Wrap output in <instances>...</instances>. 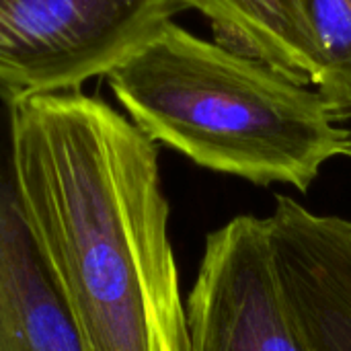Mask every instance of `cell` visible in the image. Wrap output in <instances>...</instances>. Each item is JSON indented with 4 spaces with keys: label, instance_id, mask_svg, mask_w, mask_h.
<instances>
[{
    "label": "cell",
    "instance_id": "cell-1",
    "mask_svg": "<svg viewBox=\"0 0 351 351\" xmlns=\"http://www.w3.org/2000/svg\"><path fill=\"white\" fill-rule=\"evenodd\" d=\"M25 222L88 351H185L158 148L132 119L80 90L14 107Z\"/></svg>",
    "mask_w": 351,
    "mask_h": 351
},
{
    "label": "cell",
    "instance_id": "cell-2",
    "mask_svg": "<svg viewBox=\"0 0 351 351\" xmlns=\"http://www.w3.org/2000/svg\"><path fill=\"white\" fill-rule=\"evenodd\" d=\"M107 82L150 140L255 185L308 191L329 160L350 154V130L317 90L175 23Z\"/></svg>",
    "mask_w": 351,
    "mask_h": 351
},
{
    "label": "cell",
    "instance_id": "cell-3",
    "mask_svg": "<svg viewBox=\"0 0 351 351\" xmlns=\"http://www.w3.org/2000/svg\"><path fill=\"white\" fill-rule=\"evenodd\" d=\"M189 0H0V88L78 90L160 33Z\"/></svg>",
    "mask_w": 351,
    "mask_h": 351
},
{
    "label": "cell",
    "instance_id": "cell-4",
    "mask_svg": "<svg viewBox=\"0 0 351 351\" xmlns=\"http://www.w3.org/2000/svg\"><path fill=\"white\" fill-rule=\"evenodd\" d=\"M185 325V351H315L286 292L269 218L241 214L206 237Z\"/></svg>",
    "mask_w": 351,
    "mask_h": 351
},
{
    "label": "cell",
    "instance_id": "cell-5",
    "mask_svg": "<svg viewBox=\"0 0 351 351\" xmlns=\"http://www.w3.org/2000/svg\"><path fill=\"white\" fill-rule=\"evenodd\" d=\"M14 107L0 88V351H88L21 210Z\"/></svg>",
    "mask_w": 351,
    "mask_h": 351
},
{
    "label": "cell",
    "instance_id": "cell-6",
    "mask_svg": "<svg viewBox=\"0 0 351 351\" xmlns=\"http://www.w3.org/2000/svg\"><path fill=\"white\" fill-rule=\"evenodd\" d=\"M271 239L286 292L315 351H351V220L276 195Z\"/></svg>",
    "mask_w": 351,
    "mask_h": 351
},
{
    "label": "cell",
    "instance_id": "cell-7",
    "mask_svg": "<svg viewBox=\"0 0 351 351\" xmlns=\"http://www.w3.org/2000/svg\"><path fill=\"white\" fill-rule=\"evenodd\" d=\"M189 8L212 23L216 43L315 86L319 49L308 0H189Z\"/></svg>",
    "mask_w": 351,
    "mask_h": 351
},
{
    "label": "cell",
    "instance_id": "cell-8",
    "mask_svg": "<svg viewBox=\"0 0 351 351\" xmlns=\"http://www.w3.org/2000/svg\"><path fill=\"white\" fill-rule=\"evenodd\" d=\"M319 49L315 90L337 119H351V0H308Z\"/></svg>",
    "mask_w": 351,
    "mask_h": 351
},
{
    "label": "cell",
    "instance_id": "cell-9",
    "mask_svg": "<svg viewBox=\"0 0 351 351\" xmlns=\"http://www.w3.org/2000/svg\"><path fill=\"white\" fill-rule=\"evenodd\" d=\"M348 156H351V130H350V154Z\"/></svg>",
    "mask_w": 351,
    "mask_h": 351
}]
</instances>
